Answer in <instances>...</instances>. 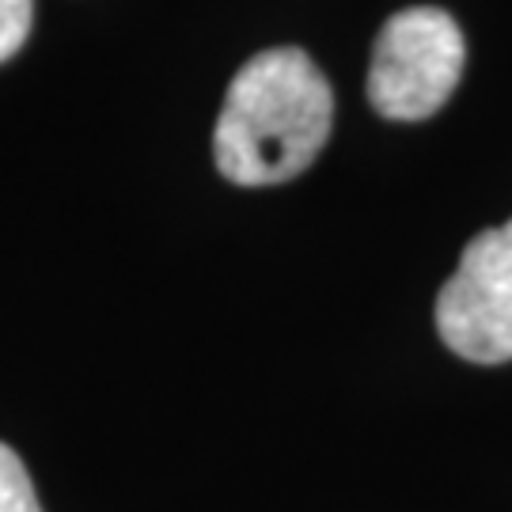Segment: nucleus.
<instances>
[{
    "mask_svg": "<svg viewBox=\"0 0 512 512\" xmlns=\"http://www.w3.org/2000/svg\"><path fill=\"white\" fill-rule=\"evenodd\" d=\"M334 126V92L304 50L255 54L228 84L213 133L220 175L236 186H277L315 164Z\"/></svg>",
    "mask_w": 512,
    "mask_h": 512,
    "instance_id": "obj_1",
    "label": "nucleus"
},
{
    "mask_svg": "<svg viewBox=\"0 0 512 512\" xmlns=\"http://www.w3.org/2000/svg\"><path fill=\"white\" fill-rule=\"evenodd\" d=\"M463 61V31L444 8H403L376 38L368 99L391 122L433 118L456 92Z\"/></svg>",
    "mask_w": 512,
    "mask_h": 512,
    "instance_id": "obj_2",
    "label": "nucleus"
},
{
    "mask_svg": "<svg viewBox=\"0 0 512 512\" xmlns=\"http://www.w3.org/2000/svg\"><path fill=\"white\" fill-rule=\"evenodd\" d=\"M437 330L471 365L512 361V220L467 243L437 296Z\"/></svg>",
    "mask_w": 512,
    "mask_h": 512,
    "instance_id": "obj_3",
    "label": "nucleus"
},
{
    "mask_svg": "<svg viewBox=\"0 0 512 512\" xmlns=\"http://www.w3.org/2000/svg\"><path fill=\"white\" fill-rule=\"evenodd\" d=\"M0 512H42L23 459L0 444Z\"/></svg>",
    "mask_w": 512,
    "mask_h": 512,
    "instance_id": "obj_4",
    "label": "nucleus"
},
{
    "mask_svg": "<svg viewBox=\"0 0 512 512\" xmlns=\"http://www.w3.org/2000/svg\"><path fill=\"white\" fill-rule=\"evenodd\" d=\"M35 0H0V61L16 57L31 35Z\"/></svg>",
    "mask_w": 512,
    "mask_h": 512,
    "instance_id": "obj_5",
    "label": "nucleus"
}]
</instances>
